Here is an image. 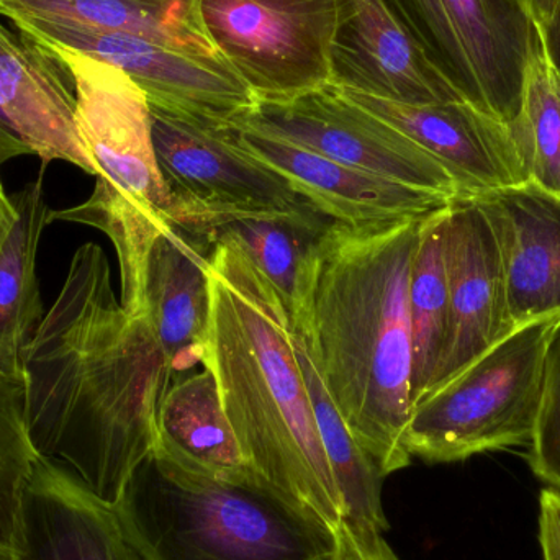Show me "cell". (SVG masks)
Returning a JSON list of instances; mask_svg holds the SVG:
<instances>
[{
  "label": "cell",
  "instance_id": "1",
  "mask_svg": "<svg viewBox=\"0 0 560 560\" xmlns=\"http://www.w3.org/2000/svg\"><path fill=\"white\" fill-rule=\"evenodd\" d=\"M25 417L39 456L118 505L158 444L171 374L148 316L115 296L104 249H75L22 355Z\"/></svg>",
  "mask_w": 560,
  "mask_h": 560
},
{
  "label": "cell",
  "instance_id": "2",
  "mask_svg": "<svg viewBox=\"0 0 560 560\" xmlns=\"http://www.w3.org/2000/svg\"><path fill=\"white\" fill-rule=\"evenodd\" d=\"M424 219V217H423ZM329 222L316 253L305 341L342 420L382 477L410 466V289L421 220Z\"/></svg>",
  "mask_w": 560,
  "mask_h": 560
},
{
  "label": "cell",
  "instance_id": "3",
  "mask_svg": "<svg viewBox=\"0 0 560 560\" xmlns=\"http://www.w3.org/2000/svg\"><path fill=\"white\" fill-rule=\"evenodd\" d=\"M210 325L202 365L219 384L246 466L338 526L346 510L323 450L282 302L229 240L209 256Z\"/></svg>",
  "mask_w": 560,
  "mask_h": 560
},
{
  "label": "cell",
  "instance_id": "4",
  "mask_svg": "<svg viewBox=\"0 0 560 560\" xmlns=\"http://www.w3.org/2000/svg\"><path fill=\"white\" fill-rule=\"evenodd\" d=\"M115 512L137 560H338L336 526L249 467L210 472L154 450Z\"/></svg>",
  "mask_w": 560,
  "mask_h": 560
},
{
  "label": "cell",
  "instance_id": "5",
  "mask_svg": "<svg viewBox=\"0 0 560 560\" xmlns=\"http://www.w3.org/2000/svg\"><path fill=\"white\" fill-rule=\"evenodd\" d=\"M36 43L65 65L74 84L75 127L97 170L94 192L81 206L51 210L49 223L101 230L117 253L120 278L135 282L154 240L176 222V200L154 150L151 107L121 69L55 43Z\"/></svg>",
  "mask_w": 560,
  "mask_h": 560
},
{
  "label": "cell",
  "instance_id": "6",
  "mask_svg": "<svg viewBox=\"0 0 560 560\" xmlns=\"http://www.w3.org/2000/svg\"><path fill=\"white\" fill-rule=\"evenodd\" d=\"M559 323L549 319L518 329L421 398L405 431L408 454L447 464L528 446L541 404L546 354Z\"/></svg>",
  "mask_w": 560,
  "mask_h": 560
},
{
  "label": "cell",
  "instance_id": "7",
  "mask_svg": "<svg viewBox=\"0 0 560 560\" xmlns=\"http://www.w3.org/2000/svg\"><path fill=\"white\" fill-rule=\"evenodd\" d=\"M464 102L510 125L526 69L545 49L518 0H384Z\"/></svg>",
  "mask_w": 560,
  "mask_h": 560
},
{
  "label": "cell",
  "instance_id": "8",
  "mask_svg": "<svg viewBox=\"0 0 560 560\" xmlns=\"http://www.w3.org/2000/svg\"><path fill=\"white\" fill-rule=\"evenodd\" d=\"M222 58L261 102L331 84L336 0H199Z\"/></svg>",
  "mask_w": 560,
  "mask_h": 560
},
{
  "label": "cell",
  "instance_id": "9",
  "mask_svg": "<svg viewBox=\"0 0 560 560\" xmlns=\"http://www.w3.org/2000/svg\"><path fill=\"white\" fill-rule=\"evenodd\" d=\"M151 107L154 150L176 200V222L199 243L230 213L308 206L283 177L243 151L229 127H209Z\"/></svg>",
  "mask_w": 560,
  "mask_h": 560
},
{
  "label": "cell",
  "instance_id": "10",
  "mask_svg": "<svg viewBox=\"0 0 560 560\" xmlns=\"http://www.w3.org/2000/svg\"><path fill=\"white\" fill-rule=\"evenodd\" d=\"M233 125L413 189L463 199L456 180L434 158L331 84L290 101H258Z\"/></svg>",
  "mask_w": 560,
  "mask_h": 560
},
{
  "label": "cell",
  "instance_id": "11",
  "mask_svg": "<svg viewBox=\"0 0 560 560\" xmlns=\"http://www.w3.org/2000/svg\"><path fill=\"white\" fill-rule=\"evenodd\" d=\"M12 23L30 38L68 46L121 69L153 107L209 127H232L258 104L226 62L200 59L133 33L30 19Z\"/></svg>",
  "mask_w": 560,
  "mask_h": 560
},
{
  "label": "cell",
  "instance_id": "12",
  "mask_svg": "<svg viewBox=\"0 0 560 560\" xmlns=\"http://www.w3.org/2000/svg\"><path fill=\"white\" fill-rule=\"evenodd\" d=\"M444 261L450 336L430 392L515 332L506 306L499 245L486 213L474 199H457L447 207Z\"/></svg>",
  "mask_w": 560,
  "mask_h": 560
},
{
  "label": "cell",
  "instance_id": "13",
  "mask_svg": "<svg viewBox=\"0 0 560 560\" xmlns=\"http://www.w3.org/2000/svg\"><path fill=\"white\" fill-rule=\"evenodd\" d=\"M331 85L401 104L464 102L384 0H336Z\"/></svg>",
  "mask_w": 560,
  "mask_h": 560
},
{
  "label": "cell",
  "instance_id": "14",
  "mask_svg": "<svg viewBox=\"0 0 560 560\" xmlns=\"http://www.w3.org/2000/svg\"><path fill=\"white\" fill-rule=\"evenodd\" d=\"M226 130L243 151L283 177L316 212L341 225H385L423 219L454 202L438 194L336 163L242 125H232Z\"/></svg>",
  "mask_w": 560,
  "mask_h": 560
},
{
  "label": "cell",
  "instance_id": "15",
  "mask_svg": "<svg viewBox=\"0 0 560 560\" xmlns=\"http://www.w3.org/2000/svg\"><path fill=\"white\" fill-rule=\"evenodd\" d=\"M339 91L434 158L456 180L463 199L529 180L509 125L467 102L411 105Z\"/></svg>",
  "mask_w": 560,
  "mask_h": 560
},
{
  "label": "cell",
  "instance_id": "16",
  "mask_svg": "<svg viewBox=\"0 0 560 560\" xmlns=\"http://www.w3.org/2000/svg\"><path fill=\"white\" fill-rule=\"evenodd\" d=\"M472 199L499 245L513 329L560 319V192L528 180Z\"/></svg>",
  "mask_w": 560,
  "mask_h": 560
},
{
  "label": "cell",
  "instance_id": "17",
  "mask_svg": "<svg viewBox=\"0 0 560 560\" xmlns=\"http://www.w3.org/2000/svg\"><path fill=\"white\" fill-rule=\"evenodd\" d=\"M74 84L61 61L0 22V112L43 164L78 166L97 177L75 127Z\"/></svg>",
  "mask_w": 560,
  "mask_h": 560
},
{
  "label": "cell",
  "instance_id": "18",
  "mask_svg": "<svg viewBox=\"0 0 560 560\" xmlns=\"http://www.w3.org/2000/svg\"><path fill=\"white\" fill-rule=\"evenodd\" d=\"M20 560H137L115 506L89 492L65 467L39 456L26 493Z\"/></svg>",
  "mask_w": 560,
  "mask_h": 560
},
{
  "label": "cell",
  "instance_id": "19",
  "mask_svg": "<svg viewBox=\"0 0 560 560\" xmlns=\"http://www.w3.org/2000/svg\"><path fill=\"white\" fill-rule=\"evenodd\" d=\"M210 305L209 258L197 240L170 226L148 256L144 308L171 377L202 364Z\"/></svg>",
  "mask_w": 560,
  "mask_h": 560
},
{
  "label": "cell",
  "instance_id": "20",
  "mask_svg": "<svg viewBox=\"0 0 560 560\" xmlns=\"http://www.w3.org/2000/svg\"><path fill=\"white\" fill-rule=\"evenodd\" d=\"M331 220L313 207L300 210L230 213L217 220L203 242L229 240L276 290L293 332L305 326L315 278L316 253Z\"/></svg>",
  "mask_w": 560,
  "mask_h": 560
},
{
  "label": "cell",
  "instance_id": "21",
  "mask_svg": "<svg viewBox=\"0 0 560 560\" xmlns=\"http://www.w3.org/2000/svg\"><path fill=\"white\" fill-rule=\"evenodd\" d=\"M0 15L10 22L30 19L133 33L200 59L226 62L207 33L199 0H0Z\"/></svg>",
  "mask_w": 560,
  "mask_h": 560
},
{
  "label": "cell",
  "instance_id": "22",
  "mask_svg": "<svg viewBox=\"0 0 560 560\" xmlns=\"http://www.w3.org/2000/svg\"><path fill=\"white\" fill-rule=\"evenodd\" d=\"M10 197L15 219L0 242V369L22 375V355L43 319L36 256L49 225L42 179Z\"/></svg>",
  "mask_w": 560,
  "mask_h": 560
},
{
  "label": "cell",
  "instance_id": "23",
  "mask_svg": "<svg viewBox=\"0 0 560 560\" xmlns=\"http://www.w3.org/2000/svg\"><path fill=\"white\" fill-rule=\"evenodd\" d=\"M156 450L210 472L248 467L210 369L179 378L167 388L158 411Z\"/></svg>",
  "mask_w": 560,
  "mask_h": 560
},
{
  "label": "cell",
  "instance_id": "24",
  "mask_svg": "<svg viewBox=\"0 0 560 560\" xmlns=\"http://www.w3.org/2000/svg\"><path fill=\"white\" fill-rule=\"evenodd\" d=\"M447 207L434 210L421 220L417 253L411 266L408 306L413 346V407L433 387L450 336V289L444 261Z\"/></svg>",
  "mask_w": 560,
  "mask_h": 560
},
{
  "label": "cell",
  "instance_id": "25",
  "mask_svg": "<svg viewBox=\"0 0 560 560\" xmlns=\"http://www.w3.org/2000/svg\"><path fill=\"white\" fill-rule=\"evenodd\" d=\"M293 348L305 378L323 450L345 502V520L382 533L387 532V516L382 506L384 477L378 474L368 454L352 436L331 395L326 390L325 382L305 341L295 332H293Z\"/></svg>",
  "mask_w": 560,
  "mask_h": 560
},
{
  "label": "cell",
  "instance_id": "26",
  "mask_svg": "<svg viewBox=\"0 0 560 560\" xmlns=\"http://www.w3.org/2000/svg\"><path fill=\"white\" fill-rule=\"evenodd\" d=\"M39 453L30 436L22 375L0 369V548L22 558L25 505Z\"/></svg>",
  "mask_w": 560,
  "mask_h": 560
},
{
  "label": "cell",
  "instance_id": "27",
  "mask_svg": "<svg viewBox=\"0 0 560 560\" xmlns=\"http://www.w3.org/2000/svg\"><path fill=\"white\" fill-rule=\"evenodd\" d=\"M509 127L529 180L560 192V69L546 49L529 61L522 108Z\"/></svg>",
  "mask_w": 560,
  "mask_h": 560
},
{
  "label": "cell",
  "instance_id": "28",
  "mask_svg": "<svg viewBox=\"0 0 560 560\" xmlns=\"http://www.w3.org/2000/svg\"><path fill=\"white\" fill-rule=\"evenodd\" d=\"M528 464L541 482L560 490V323L546 354L541 404L528 444Z\"/></svg>",
  "mask_w": 560,
  "mask_h": 560
},
{
  "label": "cell",
  "instance_id": "29",
  "mask_svg": "<svg viewBox=\"0 0 560 560\" xmlns=\"http://www.w3.org/2000/svg\"><path fill=\"white\" fill-rule=\"evenodd\" d=\"M382 535L378 529L342 520L336 526L338 560H401Z\"/></svg>",
  "mask_w": 560,
  "mask_h": 560
},
{
  "label": "cell",
  "instance_id": "30",
  "mask_svg": "<svg viewBox=\"0 0 560 560\" xmlns=\"http://www.w3.org/2000/svg\"><path fill=\"white\" fill-rule=\"evenodd\" d=\"M538 26L549 59L560 69V0H518Z\"/></svg>",
  "mask_w": 560,
  "mask_h": 560
},
{
  "label": "cell",
  "instance_id": "31",
  "mask_svg": "<svg viewBox=\"0 0 560 560\" xmlns=\"http://www.w3.org/2000/svg\"><path fill=\"white\" fill-rule=\"evenodd\" d=\"M539 546L542 560H560V490L555 487L539 493Z\"/></svg>",
  "mask_w": 560,
  "mask_h": 560
},
{
  "label": "cell",
  "instance_id": "32",
  "mask_svg": "<svg viewBox=\"0 0 560 560\" xmlns=\"http://www.w3.org/2000/svg\"><path fill=\"white\" fill-rule=\"evenodd\" d=\"M25 154H32L25 143L20 140L19 135L13 131L10 127L7 118L3 117L0 112V170L5 166L10 160H15L19 156H25ZM2 183V179H0Z\"/></svg>",
  "mask_w": 560,
  "mask_h": 560
},
{
  "label": "cell",
  "instance_id": "33",
  "mask_svg": "<svg viewBox=\"0 0 560 560\" xmlns=\"http://www.w3.org/2000/svg\"><path fill=\"white\" fill-rule=\"evenodd\" d=\"M13 219H15V209H13V203L10 202V197L3 190V184L0 183V242L5 238Z\"/></svg>",
  "mask_w": 560,
  "mask_h": 560
},
{
  "label": "cell",
  "instance_id": "34",
  "mask_svg": "<svg viewBox=\"0 0 560 560\" xmlns=\"http://www.w3.org/2000/svg\"><path fill=\"white\" fill-rule=\"evenodd\" d=\"M0 560H19L12 552L5 551V549L0 548Z\"/></svg>",
  "mask_w": 560,
  "mask_h": 560
}]
</instances>
